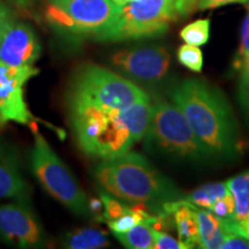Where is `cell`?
I'll return each mask as SVG.
<instances>
[{
  "instance_id": "18",
  "label": "cell",
  "mask_w": 249,
  "mask_h": 249,
  "mask_svg": "<svg viewBox=\"0 0 249 249\" xmlns=\"http://www.w3.org/2000/svg\"><path fill=\"white\" fill-rule=\"evenodd\" d=\"M113 235L129 249H151L154 248V227L147 222L136 224L128 231L113 233Z\"/></svg>"
},
{
  "instance_id": "26",
  "label": "cell",
  "mask_w": 249,
  "mask_h": 249,
  "mask_svg": "<svg viewBox=\"0 0 249 249\" xmlns=\"http://www.w3.org/2000/svg\"><path fill=\"white\" fill-rule=\"evenodd\" d=\"M154 248L155 249H187L181 241L174 239L172 235L164 231L154 229Z\"/></svg>"
},
{
  "instance_id": "8",
  "label": "cell",
  "mask_w": 249,
  "mask_h": 249,
  "mask_svg": "<svg viewBox=\"0 0 249 249\" xmlns=\"http://www.w3.org/2000/svg\"><path fill=\"white\" fill-rule=\"evenodd\" d=\"M120 9L112 0H65L49 4L45 17L65 33L96 37L116 21Z\"/></svg>"
},
{
  "instance_id": "11",
  "label": "cell",
  "mask_w": 249,
  "mask_h": 249,
  "mask_svg": "<svg viewBox=\"0 0 249 249\" xmlns=\"http://www.w3.org/2000/svg\"><path fill=\"white\" fill-rule=\"evenodd\" d=\"M38 71L35 66L11 67L0 61V117L5 123L28 124L34 120L24 99L23 87Z\"/></svg>"
},
{
  "instance_id": "6",
  "label": "cell",
  "mask_w": 249,
  "mask_h": 249,
  "mask_svg": "<svg viewBox=\"0 0 249 249\" xmlns=\"http://www.w3.org/2000/svg\"><path fill=\"white\" fill-rule=\"evenodd\" d=\"M31 167L40 185L54 200L79 216H88L90 203L86 193L67 165L55 154L39 130L34 129Z\"/></svg>"
},
{
  "instance_id": "12",
  "label": "cell",
  "mask_w": 249,
  "mask_h": 249,
  "mask_svg": "<svg viewBox=\"0 0 249 249\" xmlns=\"http://www.w3.org/2000/svg\"><path fill=\"white\" fill-rule=\"evenodd\" d=\"M40 43L27 23L12 18L0 29V61L11 67L34 66L40 57Z\"/></svg>"
},
{
  "instance_id": "9",
  "label": "cell",
  "mask_w": 249,
  "mask_h": 249,
  "mask_svg": "<svg viewBox=\"0 0 249 249\" xmlns=\"http://www.w3.org/2000/svg\"><path fill=\"white\" fill-rule=\"evenodd\" d=\"M111 64L130 81L157 83L164 80L171 67V55L160 45L132 46L111 55Z\"/></svg>"
},
{
  "instance_id": "20",
  "label": "cell",
  "mask_w": 249,
  "mask_h": 249,
  "mask_svg": "<svg viewBox=\"0 0 249 249\" xmlns=\"http://www.w3.org/2000/svg\"><path fill=\"white\" fill-rule=\"evenodd\" d=\"M210 36V20L200 18L187 24L180 31V37L186 44L201 46L207 44Z\"/></svg>"
},
{
  "instance_id": "25",
  "label": "cell",
  "mask_w": 249,
  "mask_h": 249,
  "mask_svg": "<svg viewBox=\"0 0 249 249\" xmlns=\"http://www.w3.org/2000/svg\"><path fill=\"white\" fill-rule=\"evenodd\" d=\"M234 198H233L231 193H229L224 197L219 198L217 202H214V204L209 210H211V213L220 218H232L233 213H234Z\"/></svg>"
},
{
  "instance_id": "29",
  "label": "cell",
  "mask_w": 249,
  "mask_h": 249,
  "mask_svg": "<svg viewBox=\"0 0 249 249\" xmlns=\"http://www.w3.org/2000/svg\"><path fill=\"white\" fill-rule=\"evenodd\" d=\"M248 4L249 0H200L197 9L205 11V9H213L230 4Z\"/></svg>"
},
{
  "instance_id": "7",
  "label": "cell",
  "mask_w": 249,
  "mask_h": 249,
  "mask_svg": "<svg viewBox=\"0 0 249 249\" xmlns=\"http://www.w3.org/2000/svg\"><path fill=\"white\" fill-rule=\"evenodd\" d=\"M177 18L174 0H133L121 7L107 29L95 37L99 42H124L164 35Z\"/></svg>"
},
{
  "instance_id": "10",
  "label": "cell",
  "mask_w": 249,
  "mask_h": 249,
  "mask_svg": "<svg viewBox=\"0 0 249 249\" xmlns=\"http://www.w3.org/2000/svg\"><path fill=\"white\" fill-rule=\"evenodd\" d=\"M0 238L18 248H42L46 235L42 224L28 204L22 202L0 205Z\"/></svg>"
},
{
  "instance_id": "32",
  "label": "cell",
  "mask_w": 249,
  "mask_h": 249,
  "mask_svg": "<svg viewBox=\"0 0 249 249\" xmlns=\"http://www.w3.org/2000/svg\"><path fill=\"white\" fill-rule=\"evenodd\" d=\"M13 1L18 2V4H20V5H22V6H24V5H27L28 0H13Z\"/></svg>"
},
{
  "instance_id": "3",
  "label": "cell",
  "mask_w": 249,
  "mask_h": 249,
  "mask_svg": "<svg viewBox=\"0 0 249 249\" xmlns=\"http://www.w3.org/2000/svg\"><path fill=\"white\" fill-rule=\"evenodd\" d=\"M145 101H150L149 95L133 81L95 64L77 68L67 93L70 111L86 107L123 110Z\"/></svg>"
},
{
  "instance_id": "31",
  "label": "cell",
  "mask_w": 249,
  "mask_h": 249,
  "mask_svg": "<svg viewBox=\"0 0 249 249\" xmlns=\"http://www.w3.org/2000/svg\"><path fill=\"white\" fill-rule=\"evenodd\" d=\"M112 1H113L117 6H119V7H124V6H126L127 4H129V2H132L133 0H112Z\"/></svg>"
},
{
  "instance_id": "19",
  "label": "cell",
  "mask_w": 249,
  "mask_h": 249,
  "mask_svg": "<svg viewBox=\"0 0 249 249\" xmlns=\"http://www.w3.org/2000/svg\"><path fill=\"white\" fill-rule=\"evenodd\" d=\"M229 193L230 191L227 188L226 182L208 183V185H204L196 189L189 196H187L186 200L196 205L197 208L210 209L214 204V202L224 197Z\"/></svg>"
},
{
  "instance_id": "14",
  "label": "cell",
  "mask_w": 249,
  "mask_h": 249,
  "mask_svg": "<svg viewBox=\"0 0 249 249\" xmlns=\"http://www.w3.org/2000/svg\"><path fill=\"white\" fill-rule=\"evenodd\" d=\"M198 208L181 198L178 201H169L161 203L157 207V210L165 211L173 214L174 226H176L178 239L186 246V248H194L200 244V234H198L197 222Z\"/></svg>"
},
{
  "instance_id": "16",
  "label": "cell",
  "mask_w": 249,
  "mask_h": 249,
  "mask_svg": "<svg viewBox=\"0 0 249 249\" xmlns=\"http://www.w3.org/2000/svg\"><path fill=\"white\" fill-rule=\"evenodd\" d=\"M61 245L68 249H99L108 247L110 240L105 232L88 227L76 229L66 233Z\"/></svg>"
},
{
  "instance_id": "4",
  "label": "cell",
  "mask_w": 249,
  "mask_h": 249,
  "mask_svg": "<svg viewBox=\"0 0 249 249\" xmlns=\"http://www.w3.org/2000/svg\"><path fill=\"white\" fill-rule=\"evenodd\" d=\"M123 110L86 107L70 111L71 129L81 150L102 160L130 151L136 140Z\"/></svg>"
},
{
  "instance_id": "2",
  "label": "cell",
  "mask_w": 249,
  "mask_h": 249,
  "mask_svg": "<svg viewBox=\"0 0 249 249\" xmlns=\"http://www.w3.org/2000/svg\"><path fill=\"white\" fill-rule=\"evenodd\" d=\"M93 177L105 193L129 203L160 207L164 202L186 198L144 156L134 151L103 160Z\"/></svg>"
},
{
  "instance_id": "21",
  "label": "cell",
  "mask_w": 249,
  "mask_h": 249,
  "mask_svg": "<svg viewBox=\"0 0 249 249\" xmlns=\"http://www.w3.org/2000/svg\"><path fill=\"white\" fill-rule=\"evenodd\" d=\"M178 60L180 64L195 73H200L203 67V54L198 46L183 44L178 50Z\"/></svg>"
},
{
  "instance_id": "33",
  "label": "cell",
  "mask_w": 249,
  "mask_h": 249,
  "mask_svg": "<svg viewBox=\"0 0 249 249\" xmlns=\"http://www.w3.org/2000/svg\"><path fill=\"white\" fill-rule=\"evenodd\" d=\"M49 4H55V2H61V1H65V0H48Z\"/></svg>"
},
{
  "instance_id": "13",
  "label": "cell",
  "mask_w": 249,
  "mask_h": 249,
  "mask_svg": "<svg viewBox=\"0 0 249 249\" xmlns=\"http://www.w3.org/2000/svg\"><path fill=\"white\" fill-rule=\"evenodd\" d=\"M0 200H14L28 204L30 187L24 179L17 151L0 142Z\"/></svg>"
},
{
  "instance_id": "1",
  "label": "cell",
  "mask_w": 249,
  "mask_h": 249,
  "mask_svg": "<svg viewBox=\"0 0 249 249\" xmlns=\"http://www.w3.org/2000/svg\"><path fill=\"white\" fill-rule=\"evenodd\" d=\"M170 96L213 160H232L239 155L238 124L219 89L205 81L188 79L172 88Z\"/></svg>"
},
{
  "instance_id": "28",
  "label": "cell",
  "mask_w": 249,
  "mask_h": 249,
  "mask_svg": "<svg viewBox=\"0 0 249 249\" xmlns=\"http://www.w3.org/2000/svg\"><path fill=\"white\" fill-rule=\"evenodd\" d=\"M200 0H174V8L177 15L181 18L189 17L193 12L197 9Z\"/></svg>"
},
{
  "instance_id": "23",
  "label": "cell",
  "mask_w": 249,
  "mask_h": 249,
  "mask_svg": "<svg viewBox=\"0 0 249 249\" xmlns=\"http://www.w3.org/2000/svg\"><path fill=\"white\" fill-rule=\"evenodd\" d=\"M101 198L103 208H104V213L102 214V219L104 222L107 223L117 219L126 211L127 205L121 204L117 198H113V196L107 194V193L103 192L101 194Z\"/></svg>"
},
{
  "instance_id": "30",
  "label": "cell",
  "mask_w": 249,
  "mask_h": 249,
  "mask_svg": "<svg viewBox=\"0 0 249 249\" xmlns=\"http://www.w3.org/2000/svg\"><path fill=\"white\" fill-rule=\"evenodd\" d=\"M12 18H13V14H12L11 8H9L5 2H2L1 0H0V29H1L6 23H8Z\"/></svg>"
},
{
  "instance_id": "27",
  "label": "cell",
  "mask_w": 249,
  "mask_h": 249,
  "mask_svg": "<svg viewBox=\"0 0 249 249\" xmlns=\"http://www.w3.org/2000/svg\"><path fill=\"white\" fill-rule=\"evenodd\" d=\"M220 249H249V239L232 233L227 235L220 246Z\"/></svg>"
},
{
  "instance_id": "5",
  "label": "cell",
  "mask_w": 249,
  "mask_h": 249,
  "mask_svg": "<svg viewBox=\"0 0 249 249\" xmlns=\"http://www.w3.org/2000/svg\"><path fill=\"white\" fill-rule=\"evenodd\" d=\"M145 148L174 160L205 161L213 160L203 143L193 132L178 107L167 101H156L150 127L144 136Z\"/></svg>"
},
{
  "instance_id": "17",
  "label": "cell",
  "mask_w": 249,
  "mask_h": 249,
  "mask_svg": "<svg viewBox=\"0 0 249 249\" xmlns=\"http://www.w3.org/2000/svg\"><path fill=\"white\" fill-rule=\"evenodd\" d=\"M226 186L235 203L234 213L230 219L234 224H240L249 216V171L229 179Z\"/></svg>"
},
{
  "instance_id": "15",
  "label": "cell",
  "mask_w": 249,
  "mask_h": 249,
  "mask_svg": "<svg viewBox=\"0 0 249 249\" xmlns=\"http://www.w3.org/2000/svg\"><path fill=\"white\" fill-rule=\"evenodd\" d=\"M198 234H200V244L198 247L205 249H217L227 235L232 234L224 218H220L211 211L197 209Z\"/></svg>"
},
{
  "instance_id": "24",
  "label": "cell",
  "mask_w": 249,
  "mask_h": 249,
  "mask_svg": "<svg viewBox=\"0 0 249 249\" xmlns=\"http://www.w3.org/2000/svg\"><path fill=\"white\" fill-rule=\"evenodd\" d=\"M247 55H249V2L247 4V14H246L241 28L240 46H239L234 61H233V68L236 70V68L240 66L242 61L247 58Z\"/></svg>"
},
{
  "instance_id": "22",
  "label": "cell",
  "mask_w": 249,
  "mask_h": 249,
  "mask_svg": "<svg viewBox=\"0 0 249 249\" xmlns=\"http://www.w3.org/2000/svg\"><path fill=\"white\" fill-rule=\"evenodd\" d=\"M234 71L239 74V103H240L245 117L249 121V55H247L240 66Z\"/></svg>"
},
{
  "instance_id": "34",
  "label": "cell",
  "mask_w": 249,
  "mask_h": 249,
  "mask_svg": "<svg viewBox=\"0 0 249 249\" xmlns=\"http://www.w3.org/2000/svg\"><path fill=\"white\" fill-rule=\"evenodd\" d=\"M5 124V121L1 119V117H0V127H1V126H2V124Z\"/></svg>"
}]
</instances>
